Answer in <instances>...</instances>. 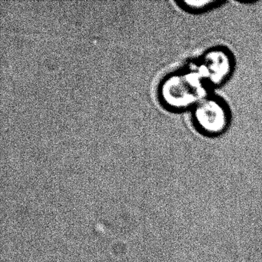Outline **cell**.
I'll return each mask as SVG.
<instances>
[{"label": "cell", "mask_w": 262, "mask_h": 262, "mask_svg": "<svg viewBox=\"0 0 262 262\" xmlns=\"http://www.w3.org/2000/svg\"><path fill=\"white\" fill-rule=\"evenodd\" d=\"M206 85L197 70L173 73L161 84V100L173 110L194 107L206 97Z\"/></svg>", "instance_id": "cell-1"}, {"label": "cell", "mask_w": 262, "mask_h": 262, "mask_svg": "<svg viewBox=\"0 0 262 262\" xmlns=\"http://www.w3.org/2000/svg\"><path fill=\"white\" fill-rule=\"evenodd\" d=\"M194 121L199 130L209 136L222 134L228 128L230 116L227 105L221 99L205 97L193 112Z\"/></svg>", "instance_id": "cell-2"}, {"label": "cell", "mask_w": 262, "mask_h": 262, "mask_svg": "<svg viewBox=\"0 0 262 262\" xmlns=\"http://www.w3.org/2000/svg\"><path fill=\"white\" fill-rule=\"evenodd\" d=\"M232 68V59L228 51L214 49L204 55L200 66L196 70L207 84L220 85L228 79Z\"/></svg>", "instance_id": "cell-3"}, {"label": "cell", "mask_w": 262, "mask_h": 262, "mask_svg": "<svg viewBox=\"0 0 262 262\" xmlns=\"http://www.w3.org/2000/svg\"><path fill=\"white\" fill-rule=\"evenodd\" d=\"M217 2L215 1H184L182 4L194 11H197L204 10L208 7V6L214 5Z\"/></svg>", "instance_id": "cell-4"}]
</instances>
